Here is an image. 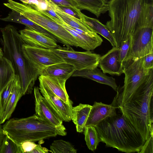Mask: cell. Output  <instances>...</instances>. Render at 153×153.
<instances>
[{
	"mask_svg": "<svg viewBox=\"0 0 153 153\" xmlns=\"http://www.w3.org/2000/svg\"><path fill=\"white\" fill-rule=\"evenodd\" d=\"M20 81L15 86L12 95L0 114V123H4L11 117L14 111L18 101L23 96Z\"/></svg>",
	"mask_w": 153,
	"mask_h": 153,
	"instance_id": "obj_23",
	"label": "cell"
},
{
	"mask_svg": "<svg viewBox=\"0 0 153 153\" xmlns=\"http://www.w3.org/2000/svg\"><path fill=\"white\" fill-rule=\"evenodd\" d=\"M7 2L3 4L5 6L46 30L53 36L57 41L68 47H80L77 40L61 25L51 18L45 11L39 10L33 5L12 0H8Z\"/></svg>",
	"mask_w": 153,
	"mask_h": 153,
	"instance_id": "obj_6",
	"label": "cell"
},
{
	"mask_svg": "<svg viewBox=\"0 0 153 153\" xmlns=\"http://www.w3.org/2000/svg\"><path fill=\"white\" fill-rule=\"evenodd\" d=\"M119 110L120 113L108 117L95 126L101 142L120 151L139 153L145 141Z\"/></svg>",
	"mask_w": 153,
	"mask_h": 153,
	"instance_id": "obj_3",
	"label": "cell"
},
{
	"mask_svg": "<svg viewBox=\"0 0 153 153\" xmlns=\"http://www.w3.org/2000/svg\"><path fill=\"white\" fill-rule=\"evenodd\" d=\"M5 135V134L3 129L0 123V152L1 146Z\"/></svg>",
	"mask_w": 153,
	"mask_h": 153,
	"instance_id": "obj_38",
	"label": "cell"
},
{
	"mask_svg": "<svg viewBox=\"0 0 153 153\" xmlns=\"http://www.w3.org/2000/svg\"><path fill=\"white\" fill-rule=\"evenodd\" d=\"M110 19L105 25L117 47L131 36L138 27H153V0H109Z\"/></svg>",
	"mask_w": 153,
	"mask_h": 153,
	"instance_id": "obj_1",
	"label": "cell"
},
{
	"mask_svg": "<svg viewBox=\"0 0 153 153\" xmlns=\"http://www.w3.org/2000/svg\"><path fill=\"white\" fill-rule=\"evenodd\" d=\"M48 5L60 19L69 25L80 29L91 35L96 33L94 30L83 21L77 19L65 13L50 0H47Z\"/></svg>",
	"mask_w": 153,
	"mask_h": 153,
	"instance_id": "obj_19",
	"label": "cell"
},
{
	"mask_svg": "<svg viewBox=\"0 0 153 153\" xmlns=\"http://www.w3.org/2000/svg\"><path fill=\"white\" fill-rule=\"evenodd\" d=\"M98 66L106 74L120 76L123 73V65L120 58V48L113 47L106 54L101 56Z\"/></svg>",
	"mask_w": 153,
	"mask_h": 153,
	"instance_id": "obj_16",
	"label": "cell"
},
{
	"mask_svg": "<svg viewBox=\"0 0 153 153\" xmlns=\"http://www.w3.org/2000/svg\"><path fill=\"white\" fill-rule=\"evenodd\" d=\"M22 153H30L37 144L35 142L31 141H26L20 143Z\"/></svg>",
	"mask_w": 153,
	"mask_h": 153,
	"instance_id": "obj_35",
	"label": "cell"
},
{
	"mask_svg": "<svg viewBox=\"0 0 153 153\" xmlns=\"http://www.w3.org/2000/svg\"><path fill=\"white\" fill-rule=\"evenodd\" d=\"M72 76L80 77L90 79L97 82L108 85L115 91H117V89L118 87L115 79L112 77L106 75L97 67L91 69L75 70Z\"/></svg>",
	"mask_w": 153,
	"mask_h": 153,
	"instance_id": "obj_18",
	"label": "cell"
},
{
	"mask_svg": "<svg viewBox=\"0 0 153 153\" xmlns=\"http://www.w3.org/2000/svg\"><path fill=\"white\" fill-rule=\"evenodd\" d=\"M38 77L39 83L44 85L64 102L69 105L73 104L66 90V80L48 75H40Z\"/></svg>",
	"mask_w": 153,
	"mask_h": 153,
	"instance_id": "obj_17",
	"label": "cell"
},
{
	"mask_svg": "<svg viewBox=\"0 0 153 153\" xmlns=\"http://www.w3.org/2000/svg\"><path fill=\"white\" fill-rule=\"evenodd\" d=\"M3 56V53L2 50L0 48V59Z\"/></svg>",
	"mask_w": 153,
	"mask_h": 153,
	"instance_id": "obj_39",
	"label": "cell"
},
{
	"mask_svg": "<svg viewBox=\"0 0 153 153\" xmlns=\"http://www.w3.org/2000/svg\"><path fill=\"white\" fill-rule=\"evenodd\" d=\"M153 127L151 128L149 137L145 141L139 153H153Z\"/></svg>",
	"mask_w": 153,
	"mask_h": 153,
	"instance_id": "obj_34",
	"label": "cell"
},
{
	"mask_svg": "<svg viewBox=\"0 0 153 153\" xmlns=\"http://www.w3.org/2000/svg\"><path fill=\"white\" fill-rule=\"evenodd\" d=\"M39 89L47 103L55 113L63 121L72 120V105L64 102L45 86L39 83Z\"/></svg>",
	"mask_w": 153,
	"mask_h": 153,
	"instance_id": "obj_12",
	"label": "cell"
},
{
	"mask_svg": "<svg viewBox=\"0 0 153 153\" xmlns=\"http://www.w3.org/2000/svg\"><path fill=\"white\" fill-rule=\"evenodd\" d=\"M153 40L150 42L146 46L144 53L145 67L147 69L153 68Z\"/></svg>",
	"mask_w": 153,
	"mask_h": 153,
	"instance_id": "obj_30",
	"label": "cell"
},
{
	"mask_svg": "<svg viewBox=\"0 0 153 153\" xmlns=\"http://www.w3.org/2000/svg\"><path fill=\"white\" fill-rule=\"evenodd\" d=\"M84 130L85 140L88 148L94 151L101 142L97 131L95 127L93 126L86 127Z\"/></svg>",
	"mask_w": 153,
	"mask_h": 153,
	"instance_id": "obj_26",
	"label": "cell"
},
{
	"mask_svg": "<svg viewBox=\"0 0 153 153\" xmlns=\"http://www.w3.org/2000/svg\"><path fill=\"white\" fill-rule=\"evenodd\" d=\"M50 0L57 6H62L77 8V4L74 0Z\"/></svg>",
	"mask_w": 153,
	"mask_h": 153,
	"instance_id": "obj_36",
	"label": "cell"
},
{
	"mask_svg": "<svg viewBox=\"0 0 153 153\" xmlns=\"http://www.w3.org/2000/svg\"><path fill=\"white\" fill-rule=\"evenodd\" d=\"M36 114L47 121L56 129L57 134L64 136L67 134L63 121L55 113L39 92L38 86L34 87Z\"/></svg>",
	"mask_w": 153,
	"mask_h": 153,
	"instance_id": "obj_11",
	"label": "cell"
},
{
	"mask_svg": "<svg viewBox=\"0 0 153 153\" xmlns=\"http://www.w3.org/2000/svg\"><path fill=\"white\" fill-rule=\"evenodd\" d=\"M116 95L110 105L94 102L90 111L85 127H95L108 117L116 114L118 108Z\"/></svg>",
	"mask_w": 153,
	"mask_h": 153,
	"instance_id": "obj_13",
	"label": "cell"
},
{
	"mask_svg": "<svg viewBox=\"0 0 153 153\" xmlns=\"http://www.w3.org/2000/svg\"><path fill=\"white\" fill-rule=\"evenodd\" d=\"M51 152L76 153V150L69 142L62 140H54L50 146Z\"/></svg>",
	"mask_w": 153,
	"mask_h": 153,
	"instance_id": "obj_29",
	"label": "cell"
},
{
	"mask_svg": "<svg viewBox=\"0 0 153 153\" xmlns=\"http://www.w3.org/2000/svg\"><path fill=\"white\" fill-rule=\"evenodd\" d=\"M1 112V105H0V114Z\"/></svg>",
	"mask_w": 153,
	"mask_h": 153,
	"instance_id": "obj_40",
	"label": "cell"
},
{
	"mask_svg": "<svg viewBox=\"0 0 153 153\" xmlns=\"http://www.w3.org/2000/svg\"><path fill=\"white\" fill-rule=\"evenodd\" d=\"M23 49L26 56L41 73L43 70L48 66L65 62L53 49L33 47L25 43L23 45Z\"/></svg>",
	"mask_w": 153,
	"mask_h": 153,
	"instance_id": "obj_9",
	"label": "cell"
},
{
	"mask_svg": "<svg viewBox=\"0 0 153 153\" xmlns=\"http://www.w3.org/2000/svg\"><path fill=\"white\" fill-rule=\"evenodd\" d=\"M42 142L39 143L38 144H37L35 148L30 153H48L51 152V150H49L47 148L43 147L41 146L42 144Z\"/></svg>",
	"mask_w": 153,
	"mask_h": 153,
	"instance_id": "obj_37",
	"label": "cell"
},
{
	"mask_svg": "<svg viewBox=\"0 0 153 153\" xmlns=\"http://www.w3.org/2000/svg\"><path fill=\"white\" fill-rule=\"evenodd\" d=\"M153 73L131 99L118 108L144 141L153 127Z\"/></svg>",
	"mask_w": 153,
	"mask_h": 153,
	"instance_id": "obj_4",
	"label": "cell"
},
{
	"mask_svg": "<svg viewBox=\"0 0 153 153\" xmlns=\"http://www.w3.org/2000/svg\"><path fill=\"white\" fill-rule=\"evenodd\" d=\"M19 81V80L18 76L15 75L11 80L0 93V114L10 97L15 86Z\"/></svg>",
	"mask_w": 153,
	"mask_h": 153,
	"instance_id": "obj_27",
	"label": "cell"
},
{
	"mask_svg": "<svg viewBox=\"0 0 153 153\" xmlns=\"http://www.w3.org/2000/svg\"><path fill=\"white\" fill-rule=\"evenodd\" d=\"M0 30L2 37L0 40L3 56L11 62L15 74L19 77L23 95L31 94L41 72L25 54L23 49L25 42L16 28L9 24Z\"/></svg>",
	"mask_w": 153,
	"mask_h": 153,
	"instance_id": "obj_2",
	"label": "cell"
},
{
	"mask_svg": "<svg viewBox=\"0 0 153 153\" xmlns=\"http://www.w3.org/2000/svg\"><path fill=\"white\" fill-rule=\"evenodd\" d=\"M62 11L67 14L74 18L82 21V19L81 10L77 7L58 6Z\"/></svg>",
	"mask_w": 153,
	"mask_h": 153,
	"instance_id": "obj_33",
	"label": "cell"
},
{
	"mask_svg": "<svg viewBox=\"0 0 153 153\" xmlns=\"http://www.w3.org/2000/svg\"><path fill=\"white\" fill-rule=\"evenodd\" d=\"M131 36L123 41L119 47L120 58L123 64L128 55L130 46Z\"/></svg>",
	"mask_w": 153,
	"mask_h": 153,
	"instance_id": "obj_31",
	"label": "cell"
},
{
	"mask_svg": "<svg viewBox=\"0 0 153 153\" xmlns=\"http://www.w3.org/2000/svg\"><path fill=\"white\" fill-rule=\"evenodd\" d=\"M76 70L72 65L65 62L48 66L42 71L40 75L55 76L67 80Z\"/></svg>",
	"mask_w": 153,
	"mask_h": 153,
	"instance_id": "obj_20",
	"label": "cell"
},
{
	"mask_svg": "<svg viewBox=\"0 0 153 153\" xmlns=\"http://www.w3.org/2000/svg\"><path fill=\"white\" fill-rule=\"evenodd\" d=\"M15 75V71L11 62L3 56L0 59V93Z\"/></svg>",
	"mask_w": 153,
	"mask_h": 153,
	"instance_id": "obj_25",
	"label": "cell"
},
{
	"mask_svg": "<svg viewBox=\"0 0 153 153\" xmlns=\"http://www.w3.org/2000/svg\"><path fill=\"white\" fill-rule=\"evenodd\" d=\"M23 3L34 5L39 10L45 11L48 7L47 0H19Z\"/></svg>",
	"mask_w": 153,
	"mask_h": 153,
	"instance_id": "obj_32",
	"label": "cell"
},
{
	"mask_svg": "<svg viewBox=\"0 0 153 153\" xmlns=\"http://www.w3.org/2000/svg\"></svg>",
	"mask_w": 153,
	"mask_h": 153,
	"instance_id": "obj_41",
	"label": "cell"
},
{
	"mask_svg": "<svg viewBox=\"0 0 153 153\" xmlns=\"http://www.w3.org/2000/svg\"><path fill=\"white\" fill-rule=\"evenodd\" d=\"M153 27H141L136 29L131 36L129 51L123 65L131 60L144 57L146 46L153 40Z\"/></svg>",
	"mask_w": 153,
	"mask_h": 153,
	"instance_id": "obj_10",
	"label": "cell"
},
{
	"mask_svg": "<svg viewBox=\"0 0 153 153\" xmlns=\"http://www.w3.org/2000/svg\"><path fill=\"white\" fill-rule=\"evenodd\" d=\"M2 128L5 133L19 144L26 141H40L57 135L53 126L36 114L26 118H11Z\"/></svg>",
	"mask_w": 153,
	"mask_h": 153,
	"instance_id": "obj_5",
	"label": "cell"
},
{
	"mask_svg": "<svg viewBox=\"0 0 153 153\" xmlns=\"http://www.w3.org/2000/svg\"><path fill=\"white\" fill-rule=\"evenodd\" d=\"M81 16L82 20L89 25L95 33L101 35L108 40L112 47H117L115 41L105 25L101 23L98 20L88 17L82 13Z\"/></svg>",
	"mask_w": 153,
	"mask_h": 153,
	"instance_id": "obj_24",
	"label": "cell"
},
{
	"mask_svg": "<svg viewBox=\"0 0 153 153\" xmlns=\"http://www.w3.org/2000/svg\"><path fill=\"white\" fill-rule=\"evenodd\" d=\"M47 13L48 16L57 23L61 25L78 41L80 47L86 51L94 50L100 46L103 42L102 38L96 33L90 35L77 31L62 21L59 20Z\"/></svg>",
	"mask_w": 153,
	"mask_h": 153,
	"instance_id": "obj_15",
	"label": "cell"
},
{
	"mask_svg": "<svg viewBox=\"0 0 153 153\" xmlns=\"http://www.w3.org/2000/svg\"><path fill=\"white\" fill-rule=\"evenodd\" d=\"M80 10H85L95 15L97 18L108 10L107 0H74Z\"/></svg>",
	"mask_w": 153,
	"mask_h": 153,
	"instance_id": "obj_21",
	"label": "cell"
},
{
	"mask_svg": "<svg viewBox=\"0 0 153 153\" xmlns=\"http://www.w3.org/2000/svg\"><path fill=\"white\" fill-rule=\"evenodd\" d=\"M5 134L0 153H22L20 144Z\"/></svg>",
	"mask_w": 153,
	"mask_h": 153,
	"instance_id": "obj_28",
	"label": "cell"
},
{
	"mask_svg": "<svg viewBox=\"0 0 153 153\" xmlns=\"http://www.w3.org/2000/svg\"><path fill=\"white\" fill-rule=\"evenodd\" d=\"M54 51L65 62L73 66L76 70L95 68L98 66L100 55L91 51H75L71 47L58 45Z\"/></svg>",
	"mask_w": 153,
	"mask_h": 153,
	"instance_id": "obj_8",
	"label": "cell"
},
{
	"mask_svg": "<svg viewBox=\"0 0 153 153\" xmlns=\"http://www.w3.org/2000/svg\"><path fill=\"white\" fill-rule=\"evenodd\" d=\"M91 107L90 105L82 103L73 107L71 120L75 124L77 132L83 131Z\"/></svg>",
	"mask_w": 153,
	"mask_h": 153,
	"instance_id": "obj_22",
	"label": "cell"
},
{
	"mask_svg": "<svg viewBox=\"0 0 153 153\" xmlns=\"http://www.w3.org/2000/svg\"><path fill=\"white\" fill-rule=\"evenodd\" d=\"M19 33L25 44L31 47L54 49L58 46L56 40L27 27Z\"/></svg>",
	"mask_w": 153,
	"mask_h": 153,
	"instance_id": "obj_14",
	"label": "cell"
},
{
	"mask_svg": "<svg viewBox=\"0 0 153 153\" xmlns=\"http://www.w3.org/2000/svg\"><path fill=\"white\" fill-rule=\"evenodd\" d=\"M125 74L124 84L117 91V103L121 106L131 99L138 89L153 73V68L147 69L144 65V57L126 62L123 65Z\"/></svg>",
	"mask_w": 153,
	"mask_h": 153,
	"instance_id": "obj_7",
	"label": "cell"
}]
</instances>
